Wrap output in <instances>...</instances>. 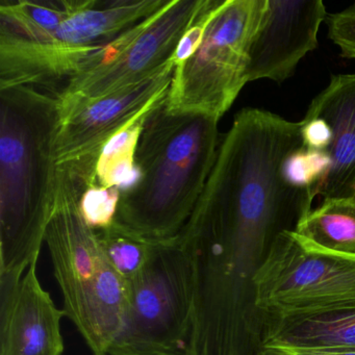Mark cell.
<instances>
[{"instance_id":"obj_1","label":"cell","mask_w":355,"mask_h":355,"mask_svg":"<svg viewBox=\"0 0 355 355\" xmlns=\"http://www.w3.org/2000/svg\"><path fill=\"white\" fill-rule=\"evenodd\" d=\"M59 92L0 90V279H20L38 263L55 203Z\"/></svg>"},{"instance_id":"obj_2","label":"cell","mask_w":355,"mask_h":355,"mask_svg":"<svg viewBox=\"0 0 355 355\" xmlns=\"http://www.w3.org/2000/svg\"><path fill=\"white\" fill-rule=\"evenodd\" d=\"M165 101L147 116L136 153L140 178L121 192L114 224L145 242L180 236L205 190L219 150V120L171 114Z\"/></svg>"},{"instance_id":"obj_3","label":"cell","mask_w":355,"mask_h":355,"mask_svg":"<svg viewBox=\"0 0 355 355\" xmlns=\"http://www.w3.org/2000/svg\"><path fill=\"white\" fill-rule=\"evenodd\" d=\"M92 184L70 164L57 166L55 203L45 243L66 317L93 355H109L125 318L128 282L107 263L97 232L80 214V197Z\"/></svg>"},{"instance_id":"obj_4","label":"cell","mask_w":355,"mask_h":355,"mask_svg":"<svg viewBox=\"0 0 355 355\" xmlns=\"http://www.w3.org/2000/svg\"><path fill=\"white\" fill-rule=\"evenodd\" d=\"M192 263L180 236L151 244L142 271L128 282L123 325L109 355H194Z\"/></svg>"},{"instance_id":"obj_5","label":"cell","mask_w":355,"mask_h":355,"mask_svg":"<svg viewBox=\"0 0 355 355\" xmlns=\"http://www.w3.org/2000/svg\"><path fill=\"white\" fill-rule=\"evenodd\" d=\"M267 0H225L196 51L174 68L166 109L220 120L248 84L249 58Z\"/></svg>"},{"instance_id":"obj_6","label":"cell","mask_w":355,"mask_h":355,"mask_svg":"<svg viewBox=\"0 0 355 355\" xmlns=\"http://www.w3.org/2000/svg\"><path fill=\"white\" fill-rule=\"evenodd\" d=\"M255 291L265 315L355 305V254L319 248L293 230L282 232L257 273Z\"/></svg>"},{"instance_id":"obj_7","label":"cell","mask_w":355,"mask_h":355,"mask_svg":"<svg viewBox=\"0 0 355 355\" xmlns=\"http://www.w3.org/2000/svg\"><path fill=\"white\" fill-rule=\"evenodd\" d=\"M202 0H167L165 6L103 49L94 69L72 78L60 107L101 98L142 82L173 58Z\"/></svg>"},{"instance_id":"obj_8","label":"cell","mask_w":355,"mask_h":355,"mask_svg":"<svg viewBox=\"0 0 355 355\" xmlns=\"http://www.w3.org/2000/svg\"><path fill=\"white\" fill-rule=\"evenodd\" d=\"M175 65L173 59L142 82L101 98L61 110L55 142L57 166L76 163L96 173L103 146L130 122L167 97Z\"/></svg>"},{"instance_id":"obj_9","label":"cell","mask_w":355,"mask_h":355,"mask_svg":"<svg viewBox=\"0 0 355 355\" xmlns=\"http://www.w3.org/2000/svg\"><path fill=\"white\" fill-rule=\"evenodd\" d=\"M327 16L322 0H267L251 46L248 82L288 80L299 62L317 49L318 33Z\"/></svg>"},{"instance_id":"obj_10","label":"cell","mask_w":355,"mask_h":355,"mask_svg":"<svg viewBox=\"0 0 355 355\" xmlns=\"http://www.w3.org/2000/svg\"><path fill=\"white\" fill-rule=\"evenodd\" d=\"M63 317L39 282L37 263L20 279H0V355H63Z\"/></svg>"},{"instance_id":"obj_11","label":"cell","mask_w":355,"mask_h":355,"mask_svg":"<svg viewBox=\"0 0 355 355\" xmlns=\"http://www.w3.org/2000/svg\"><path fill=\"white\" fill-rule=\"evenodd\" d=\"M305 117L321 118L332 135L330 168L317 194L323 199L355 197V73L332 76Z\"/></svg>"},{"instance_id":"obj_12","label":"cell","mask_w":355,"mask_h":355,"mask_svg":"<svg viewBox=\"0 0 355 355\" xmlns=\"http://www.w3.org/2000/svg\"><path fill=\"white\" fill-rule=\"evenodd\" d=\"M265 315L263 347L355 350V305Z\"/></svg>"},{"instance_id":"obj_13","label":"cell","mask_w":355,"mask_h":355,"mask_svg":"<svg viewBox=\"0 0 355 355\" xmlns=\"http://www.w3.org/2000/svg\"><path fill=\"white\" fill-rule=\"evenodd\" d=\"M166 3L167 0H91L88 7L65 20L49 40L73 49L105 47Z\"/></svg>"},{"instance_id":"obj_14","label":"cell","mask_w":355,"mask_h":355,"mask_svg":"<svg viewBox=\"0 0 355 355\" xmlns=\"http://www.w3.org/2000/svg\"><path fill=\"white\" fill-rule=\"evenodd\" d=\"M90 3L91 0H1L0 31L26 40H49L65 20Z\"/></svg>"},{"instance_id":"obj_15","label":"cell","mask_w":355,"mask_h":355,"mask_svg":"<svg viewBox=\"0 0 355 355\" xmlns=\"http://www.w3.org/2000/svg\"><path fill=\"white\" fill-rule=\"evenodd\" d=\"M295 232L319 248L355 254V197L323 199Z\"/></svg>"},{"instance_id":"obj_16","label":"cell","mask_w":355,"mask_h":355,"mask_svg":"<svg viewBox=\"0 0 355 355\" xmlns=\"http://www.w3.org/2000/svg\"><path fill=\"white\" fill-rule=\"evenodd\" d=\"M155 107L130 122L103 146L96 165V184L99 186L118 187L123 192L138 182L137 148L145 120Z\"/></svg>"},{"instance_id":"obj_17","label":"cell","mask_w":355,"mask_h":355,"mask_svg":"<svg viewBox=\"0 0 355 355\" xmlns=\"http://www.w3.org/2000/svg\"><path fill=\"white\" fill-rule=\"evenodd\" d=\"M96 232L105 259L122 278L130 282L142 271L150 254V243L128 234L116 224Z\"/></svg>"},{"instance_id":"obj_18","label":"cell","mask_w":355,"mask_h":355,"mask_svg":"<svg viewBox=\"0 0 355 355\" xmlns=\"http://www.w3.org/2000/svg\"><path fill=\"white\" fill-rule=\"evenodd\" d=\"M330 168L327 151L313 150L303 145L286 157L284 173L288 182L300 189H309L318 196V188Z\"/></svg>"},{"instance_id":"obj_19","label":"cell","mask_w":355,"mask_h":355,"mask_svg":"<svg viewBox=\"0 0 355 355\" xmlns=\"http://www.w3.org/2000/svg\"><path fill=\"white\" fill-rule=\"evenodd\" d=\"M121 198L118 187L90 184L80 197V209L85 222L92 230H101L113 225Z\"/></svg>"},{"instance_id":"obj_20","label":"cell","mask_w":355,"mask_h":355,"mask_svg":"<svg viewBox=\"0 0 355 355\" xmlns=\"http://www.w3.org/2000/svg\"><path fill=\"white\" fill-rule=\"evenodd\" d=\"M224 1L225 0H202L198 12L191 22L186 34L180 40V45L172 58L175 67L182 65L196 51L197 47L199 46L205 36L209 21L217 13L218 10L222 7Z\"/></svg>"},{"instance_id":"obj_21","label":"cell","mask_w":355,"mask_h":355,"mask_svg":"<svg viewBox=\"0 0 355 355\" xmlns=\"http://www.w3.org/2000/svg\"><path fill=\"white\" fill-rule=\"evenodd\" d=\"M325 22L328 38L340 49V55L355 60V5L328 14Z\"/></svg>"},{"instance_id":"obj_22","label":"cell","mask_w":355,"mask_h":355,"mask_svg":"<svg viewBox=\"0 0 355 355\" xmlns=\"http://www.w3.org/2000/svg\"><path fill=\"white\" fill-rule=\"evenodd\" d=\"M303 144L313 150L327 151L332 135L329 126L321 118L305 117L301 120Z\"/></svg>"},{"instance_id":"obj_23","label":"cell","mask_w":355,"mask_h":355,"mask_svg":"<svg viewBox=\"0 0 355 355\" xmlns=\"http://www.w3.org/2000/svg\"><path fill=\"white\" fill-rule=\"evenodd\" d=\"M268 348V347H267ZM290 355H355V350H313V349L277 348Z\"/></svg>"},{"instance_id":"obj_24","label":"cell","mask_w":355,"mask_h":355,"mask_svg":"<svg viewBox=\"0 0 355 355\" xmlns=\"http://www.w3.org/2000/svg\"><path fill=\"white\" fill-rule=\"evenodd\" d=\"M259 355H290L288 353L284 352V351L280 350V349L277 348H267V347H263V350L259 352Z\"/></svg>"}]
</instances>
